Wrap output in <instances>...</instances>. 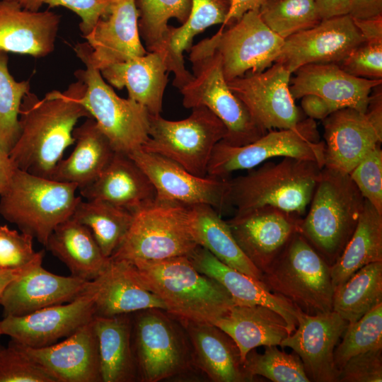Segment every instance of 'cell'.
Listing matches in <instances>:
<instances>
[{
  "label": "cell",
  "instance_id": "obj_29",
  "mask_svg": "<svg viewBox=\"0 0 382 382\" xmlns=\"http://www.w3.org/2000/svg\"><path fill=\"white\" fill-rule=\"evenodd\" d=\"M187 335L193 364L214 382L251 381L233 339L212 323L180 321Z\"/></svg>",
  "mask_w": 382,
  "mask_h": 382
},
{
  "label": "cell",
  "instance_id": "obj_30",
  "mask_svg": "<svg viewBox=\"0 0 382 382\" xmlns=\"http://www.w3.org/2000/svg\"><path fill=\"white\" fill-rule=\"evenodd\" d=\"M100 71L113 87L126 88L128 98L145 107L150 114L161 112L169 74L162 54L148 52L110 64Z\"/></svg>",
  "mask_w": 382,
  "mask_h": 382
},
{
  "label": "cell",
  "instance_id": "obj_8",
  "mask_svg": "<svg viewBox=\"0 0 382 382\" xmlns=\"http://www.w3.org/2000/svg\"><path fill=\"white\" fill-rule=\"evenodd\" d=\"M262 282L305 313L332 311L330 265L299 231L262 273Z\"/></svg>",
  "mask_w": 382,
  "mask_h": 382
},
{
  "label": "cell",
  "instance_id": "obj_4",
  "mask_svg": "<svg viewBox=\"0 0 382 382\" xmlns=\"http://www.w3.org/2000/svg\"><path fill=\"white\" fill-rule=\"evenodd\" d=\"M189 60L192 79L180 93L186 108L204 106L224 125L226 134L221 141L241 146L252 143L267 131L253 119L243 102L232 92L224 78L221 58L209 38L191 47Z\"/></svg>",
  "mask_w": 382,
  "mask_h": 382
},
{
  "label": "cell",
  "instance_id": "obj_12",
  "mask_svg": "<svg viewBox=\"0 0 382 382\" xmlns=\"http://www.w3.org/2000/svg\"><path fill=\"white\" fill-rule=\"evenodd\" d=\"M274 157H291L325 164V143L314 120L306 118L291 129H271L256 141L235 146L221 141L215 146L207 175L228 178L231 173L250 170Z\"/></svg>",
  "mask_w": 382,
  "mask_h": 382
},
{
  "label": "cell",
  "instance_id": "obj_34",
  "mask_svg": "<svg viewBox=\"0 0 382 382\" xmlns=\"http://www.w3.org/2000/svg\"><path fill=\"white\" fill-rule=\"evenodd\" d=\"M102 382H131L138 378L132 348V313L95 316Z\"/></svg>",
  "mask_w": 382,
  "mask_h": 382
},
{
  "label": "cell",
  "instance_id": "obj_59",
  "mask_svg": "<svg viewBox=\"0 0 382 382\" xmlns=\"http://www.w3.org/2000/svg\"><path fill=\"white\" fill-rule=\"evenodd\" d=\"M3 347H4L0 344V352H1V350L3 349Z\"/></svg>",
  "mask_w": 382,
  "mask_h": 382
},
{
  "label": "cell",
  "instance_id": "obj_49",
  "mask_svg": "<svg viewBox=\"0 0 382 382\" xmlns=\"http://www.w3.org/2000/svg\"><path fill=\"white\" fill-rule=\"evenodd\" d=\"M382 349L351 357L339 371L337 382H381Z\"/></svg>",
  "mask_w": 382,
  "mask_h": 382
},
{
  "label": "cell",
  "instance_id": "obj_45",
  "mask_svg": "<svg viewBox=\"0 0 382 382\" xmlns=\"http://www.w3.org/2000/svg\"><path fill=\"white\" fill-rule=\"evenodd\" d=\"M0 382H57L11 340L0 352Z\"/></svg>",
  "mask_w": 382,
  "mask_h": 382
},
{
  "label": "cell",
  "instance_id": "obj_15",
  "mask_svg": "<svg viewBox=\"0 0 382 382\" xmlns=\"http://www.w3.org/2000/svg\"><path fill=\"white\" fill-rule=\"evenodd\" d=\"M151 182L156 200L187 206L207 204L219 213L231 207L228 178L192 174L175 161L141 148L128 154Z\"/></svg>",
  "mask_w": 382,
  "mask_h": 382
},
{
  "label": "cell",
  "instance_id": "obj_54",
  "mask_svg": "<svg viewBox=\"0 0 382 382\" xmlns=\"http://www.w3.org/2000/svg\"><path fill=\"white\" fill-rule=\"evenodd\" d=\"M265 0H231V8L225 22L221 27H226L238 21L246 12L259 11Z\"/></svg>",
  "mask_w": 382,
  "mask_h": 382
},
{
  "label": "cell",
  "instance_id": "obj_19",
  "mask_svg": "<svg viewBox=\"0 0 382 382\" xmlns=\"http://www.w3.org/2000/svg\"><path fill=\"white\" fill-rule=\"evenodd\" d=\"M364 42L349 14L335 16L286 38L274 62L291 74L308 64H338Z\"/></svg>",
  "mask_w": 382,
  "mask_h": 382
},
{
  "label": "cell",
  "instance_id": "obj_41",
  "mask_svg": "<svg viewBox=\"0 0 382 382\" xmlns=\"http://www.w3.org/2000/svg\"><path fill=\"white\" fill-rule=\"evenodd\" d=\"M258 13L263 23L284 40L322 21L314 0H265Z\"/></svg>",
  "mask_w": 382,
  "mask_h": 382
},
{
  "label": "cell",
  "instance_id": "obj_20",
  "mask_svg": "<svg viewBox=\"0 0 382 382\" xmlns=\"http://www.w3.org/2000/svg\"><path fill=\"white\" fill-rule=\"evenodd\" d=\"M348 323L334 311L316 315L301 311L296 330L279 346L300 357L311 381L337 382L334 351Z\"/></svg>",
  "mask_w": 382,
  "mask_h": 382
},
{
  "label": "cell",
  "instance_id": "obj_2",
  "mask_svg": "<svg viewBox=\"0 0 382 382\" xmlns=\"http://www.w3.org/2000/svg\"><path fill=\"white\" fill-rule=\"evenodd\" d=\"M132 263L144 284L165 303L166 312L178 320L214 324L235 305L227 290L199 272L187 256Z\"/></svg>",
  "mask_w": 382,
  "mask_h": 382
},
{
  "label": "cell",
  "instance_id": "obj_51",
  "mask_svg": "<svg viewBox=\"0 0 382 382\" xmlns=\"http://www.w3.org/2000/svg\"><path fill=\"white\" fill-rule=\"evenodd\" d=\"M301 98V108L308 118L323 120L339 108L325 100L314 94L303 96Z\"/></svg>",
  "mask_w": 382,
  "mask_h": 382
},
{
  "label": "cell",
  "instance_id": "obj_28",
  "mask_svg": "<svg viewBox=\"0 0 382 382\" xmlns=\"http://www.w3.org/2000/svg\"><path fill=\"white\" fill-rule=\"evenodd\" d=\"M79 191L86 199L103 200L133 214L156 201V190L147 175L128 154L119 152L94 182Z\"/></svg>",
  "mask_w": 382,
  "mask_h": 382
},
{
  "label": "cell",
  "instance_id": "obj_57",
  "mask_svg": "<svg viewBox=\"0 0 382 382\" xmlns=\"http://www.w3.org/2000/svg\"><path fill=\"white\" fill-rule=\"evenodd\" d=\"M37 265L22 269H7L0 267V298L6 287L13 280L22 276Z\"/></svg>",
  "mask_w": 382,
  "mask_h": 382
},
{
  "label": "cell",
  "instance_id": "obj_17",
  "mask_svg": "<svg viewBox=\"0 0 382 382\" xmlns=\"http://www.w3.org/2000/svg\"><path fill=\"white\" fill-rule=\"evenodd\" d=\"M75 299L21 316H5L2 335L25 347L38 348L66 338L95 317V294L90 286Z\"/></svg>",
  "mask_w": 382,
  "mask_h": 382
},
{
  "label": "cell",
  "instance_id": "obj_10",
  "mask_svg": "<svg viewBox=\"0 0 382 382\" xmlns=\"http://www.w3.org/2000/svg\"><path fill=\"white\" fill-rule=\"evenodd\" d=\"M132 339L141 381L169 378L194 364L184 327L164 310L149 308L132 313Z\"/></svg>",
  "mask_w": 382,
  "mask_h": 382
},
{
  "label": "cell",
  "instance_id": "obj_24",
  "mask_svg": "<svg viewBox=\"0 0 382 382\" xmlns=\"http://www.w3.org/2000/svg\"><path fill=\"white\" fill-rule=\"evenodd\" d=\"M90 282L57 275L38 265L6 287L0 298L4 316H21L69 302L85 292Z\"/></svg>",
  "mask_w": 382,
  "mask_h": 382
},
{
  "label": "cell",
  "instance_id": "obj_47",
  "mask_svg": "<svg viewBox=\"0 0 382 382\" xmlns=\"http://www.w3.org/2000/svg\"><path fill=\"white\" fill-rule=\"evenodd\" d=\"M363 197L382 214V150L369 151L349 173Z\"/></svg>",
  "mask_w": 382,
  "mask_h": 382
},
{
  "label": "cell",
  "instance_id": "obj_22",
  "mask_svg": "<svg viewBox=\"0 0 382 382\" xmlns=\"http://www.w3.org/2000/svg\"><path fill=\"white\" fill-rule=\"evenodd\" d=\"M138 18L135 0H113L91 33L83 37L92 49L91 61L96 69L148 52L140 40Z\"/></svg>",
  "mask_w": 382,
  "mask_h": 382
},
{
  "label": "cell",
  "instance_id": "obj_16",
  "mask_svg": "<svg viewBox=\"0 0 382 382\" xmlns=\"http://www.w3.org/2000/svg\"><path fill=\"white\" fill-rule=\"evenodd\" d=\"M291 74L281 64L274 62L261 72H248L226 82L266 131L291 129L303 119L290 93Z\"/></svg>",
  "mask_w": 382,
  "mask_h": 382
},
{
  "label": "cell",
  "instance_id": "obj_48",
  "mask_svg": "<svg viewBox=\"0 0 382 382\" xmlns=\"http://www.w3.org/2000/svg\"><path fill=\"white\" fill-rule=\"evenodd\" d=\"M337 64L357 77L382 79V43L364 42Z\"/></svg>",
  "mask_w": 382,
  "mask_h": 382
},
{
  "label": "cell",
  "instance_id": "obj_11",
  "mask_svg": "<svg viewBox=\"0 0 382 382\" xmlns=\"http://www.w3.org/2000/svg\"><path fill=\"white\" fill-rule=\"evenodd\" d=\"M184 120L172 121L149 115V138L141 149L180 165L193 175L205 177L213 150L226 134L223 122L207 108H191Z\"/></svg>",
  "mask_w": 382,
  "mask_h": 382
},
{
  "label": "cell",
  "instance_id": "obj_44",
  "mask_svg": "<svg viewBox=\"0 0 382 382\" xmlns=\"http://www.w3.org/2000/svg\"><path fill=\"white\" fill-rule=\"evenodd\" d=\"M251 381L256 376L273 382H310L300 357L279 350L276 345L266 346L264 353L250 350L243 363Z\"/></svg>",
  "mask_w": 382,
  "mask_h": 382
},
{
  "label": "cell",
  "instance_id": "obj_40",
  "mask_svg": "<svg viewBox=\"0 0 382 382\" xmlns=\"http://www.w3.org/2000/svg\"><path fill=\"white\" fill-rule=\"evenodd\" d=\"M138 28L146 50L158 52L166 62L170 29L168 21L174 18L181 24L188 18L191 0H135Z\"/></svg>",
  "mask_w": 382,
  "mask_h": 382
},
{
  "label": "cell",
  "instance_id": "obj_36",
  "mask_svg": "<svg viewBox=\"0 0 382 382\" xmlns=\"http://www.w3.org/2000/svg\"><path fill=\"white\" fill-rule=\"evenodd\" d=\"M187 20L178 28L169 26L168 50L166 67L174 74L173 85L181 89L192 79L185 67L183 53L189 51L194 37L206 28L224 24L229 12L231 0H191Z\"/></svg>",
  "mask_w": 382,
  "mask_h": 382
},
{
  "label": "cell",
  "instance_id": "obj_53",
  "mask_svg": "<svg viewBox=\"0 0 382 382\" xmlns=\"http://www.w3.org/2000/svg\"><path fill=\"white\" fill-rule=\"evenodd\" d=\"M349 15L364 19L382 15V0H349Z\"/></svg>",
  "mask_w": 382,
  "mask_h": 382
},
{
  "label": "cell",
  "instance_id": "obj_43",
  "mask_svg": "<svg viewBox=\"0 0 382 382\" xmlns=\"http://www.w3.org/2000/svg\"><path fill=\"white\" fill-rule=\"evenodd\" d=\"M342 337L334 351V362L338 373L351 357L382 349V303L357 321L349 323Z\"/></svg>",
  "mask_w": 382,
  "mask_h": 382
},
{
  "label": "cell",
  "instance_id": "obj_35",
  "mask_svg": "<svg viewBox=\"0 0 382 382\" xmlns=\"http://www.w3.org/2000/svg\"><path fill=\"white\" fill-rule=\"evenodd\" d=\"M190 226L198 245L224 264L262 282V273L250 262L236 243L226 222L212 207H189Z\"/></svg>",
  "mask_w": 382,
  "mask_h": 382
},
{
  "label": "cell",
  "instance_id": "obj_55",
  "mask_svg": "<svg viewBox=\"0 0 382 382\" xmlns=\"http://www.w3.org/2000/svg\"><path fill=\"white\" fill-rule=\"evenodd\" d=\"M314 1L322 20L349 13V0H314Z\"/></svg>",
  "mask_w": 382,
  "mask_h": 382
},
{
  "label": "cell",
  "instance_id": "obj_52",
  "mask_svg": "<svg viewBox=\"0 0 382 382\" xmlns=\"http://www.w3.org/2000/svg\"><path fill=\"white\" fill-rule=\"evenodd\" d=\"M352 19L365 42L382 43V15L364 19Z\"/></svg>",
  "mask_w": 382,
  "mask_h": 382
},
{
  "label": "cell",
  "instance_id": "obj_25",
  "mask_svg": "<svg viewBox=\"0 0 382 382\" xmlns=\"http://www.w3.org/2000/svg\"><path fill=\"white\" fill-rule=\"evenodd\" d=\"M61 16L49 10L30 11L0 0V50L41 58L52 53Z\"/></svg>",
  "mask_w": 382,
  "mask_h": 382
},
{
  "label": "cell",
  "instance_id": "obj_46",
  "mask_svg": "<svg viewBox=\"0 0 382 382\" xmlns=\"http://www.w3.org/2000/svg\"><path fill=\"white\" fill-rule=\"evenodd\" d=\"M43 257V250H34L33 236L6 225L0 226V267L26 268L42 264Z\"/></svg>",
  "mask_w": 382,
  "mask_h": 382
},
{
  "label": "cell",
  "instance_id": "obj_37",
  "mask_svg": "<svg viewBox=\"0 0 382 382\" xmlns=\"http://www.w3.org/2000/svg\"><path fill=\"white\" fill-rule=\"evenodd\" d=\"M382 262V214L364 200L354 231L330 266L334 289L364 266Z\"/></svg>",
  "mask_w": 382,
  "mask_h": 382
},
{
  "label": "cell",
  "instance_id": "obj_32",
  "mask_svg": "<svg viewBox=\"0 0 382 382\" xmlns=\"http://www.w3.org/2000/svg\"><path fill=\"white\" fill-rule=\"evenodd\" d=\"M214 325L233 339L243 363L250 350L260 346L280 345L289 335L284 319L262 305L235 304Z\"/></svg>",
  "mask_w": 382,
  "mask_h": 382
},
{
  "label": "cell",
  "instance_id": "obj_56",
  "mask_svg": "<svg viewBox=\"0 0 382 382\" xmlns=\"http://www.w3.org/2000/svg\"><path fill=\"white\" fill-rule=\"evenodd\" d=\"M14 168L8 155L0 146V194L8 184Z\"/></svg>",
  "mask_w": 382,
  "mask_h": 382
},
{
  "label": "cell",
  "instance_id": "obj_21",
  "mask_svg": "<svg viewBox=\"0 0 382 382\" xmlns=\"http://www.w3.org/2000/svg\"><path fill=\"white\" fill-rule=\"evenodd\" d=\"M18 345L57 382H102L93 320L49 346L33 348Z\"/></svg>",
  "mask_w": 382,
  "mask_h": 382
},
{
  "label": "cell",
  "instance_id": "obj_33",
  "mask_svg": "<svg viewBox=\"0 0 382 382\" xmlns=\"http://www.w3.org/2000/svg\"><path fill=\"white\" fill-rule=\"evenodd\" d=\"M45 246L66 265L71 275L86 281L100 277L110 262L91 230L72 217L54 229Z\"/></svg>",
  "mask_w": 382,
  "mask_h": 382
},
{
  "label": "cell",
  "instance_id": "obj_1",
  "mask_svg": "<svg viewBox=\"0 0 382 382\" xmlns=\"http://www.w3.org/2000/svg\"><path fill=\"white\" fill-rule=\"evenodd\" d=\"M86 89L77 80L64 92L40 98L29 91L19 112V136L8 154L14 168L50 178L65 150L74 144L73 131L83 117H92L78 100Z\"/></svg>",
  "mask_w": 382,
  "mask_h": 382
},
{
  "label": "cell",
  "instance_id": "obj_39",
  "mask_svg": "<svg viewBox=\"0 0 382 382\" xmlns=\"http://www.w3.org/2000/svg\"><path fill=\"white\" fill-rule=\"evenodd\" d=\"M382 303V262L368 264L334 289L332 311L355 322Z\"/></svg>",
  "mask_w": 382,
  "mask_h": 382
},
{
  "label": "cell",
  "instance_id": "obj_18",
  "mask_svg": "<svg viewBox=\"0 0 382 382\" xmlns=\"http://www.w3.org/2000/svg\"><path fill=\"white\" fill-rule=\"evenodd\" d=\"M301 216L266 206L236 212L226 222L246 257L263 273L299 231Z\"/></svg>",
  "mask_w": 382,
  "mask_h": 382
},
{
  "label": "cell",
  "instance_id": "obj_23",
  "mask_svg": "<svg viewBox=\"0 0 382 382\" xmlns=\"http://www.w3.org/2000/svg\"><path fill=\"white\" fill-rule=\"evenodd\" d=\"M290 79L293 98L305 95L319 96L339 109L350 108L366 112L371 91L381 86L382 79H368L352 76L335 63L308 64L299 67Z\"/></svg>",
  "mask_w": 382,
  "mask_h": 382
},
{
  "label": "cell",
  "instance_id": "obj_27",
  "mask_svg": "<svg viewBox=\"0 0 382 382\" xmlns=\"http://www.w3.org/2000/svg\"><path fill=\"white\" fill-rule=\"evenodd\" d=\"M187 257L199 272L221 284L236 305L269 307L284 319L289 334L296 330L301 311L284 298L271 292L262 282L224 264L199 245Z\"/></svg>",
  "mask_w": 382,
  "mask_h": 382
},
{
  "label": "cell",
  "instance_id": "obj_58",
  "mask_svg": "<svg viewBox=\"0 0 382 382\" xmlns=\"http://www.w3.org/2000/svg\"><path fill=\"white\" fill-rule=\"evenodd\" d=\"M20 5L22 8L30 11H40L45 4V0H6Z\"/></svg>",
  "mask_w": 382,
  "mask_h": 382
},
{
  "label": "cell",
  "instance_id": "obj_31",
  "mask_svg": "<svg viewBox=\"0 0 382 382\" xmlns=\"http://www.w3.org/2000/svg\"><path fill=\"white\" fill-rule=\"evenodd\" d=\"M75 146L61 159L50 179L73 183L78 189L94 182L104 171L115 151L93 117H88L73 131Z\"/></svg>",
  "mask_w": 382,
  "mask_h": 382
},
{
  "label": "cell",
  "instance_id": "obj_50",
  "mask_svg": "<svg viewBox=\"0 0 382 382\" xmlns=\"http://www.w3.org/2000/svg\"><path fill=\"white\" fill-rule=\"evenodd\" d=\"M113 0H45L49 8L65 7L81 18L79 28L83 37L93 30L99 19L108 11Z\"/></svg>",
  "mask_w": 382,
  "mask_h": 382
},
{
  "label": "cell",
  "instance_id": "obj_7",
  "mask_svg": "<svg viewBox=\"0 0 382 382\" xmlns=\"http://www.w3.org/2000/svg\"><path fill=\"white\" fill-rule=\"evenodd\" d=\"M74 50L86 66L74 72L76 79L86 86L78 100L95 120L115 152L129 154L141 149L149 138L150 113L147 109L115 93L91 63L92 49L87 42L77 43Z\"/></svg>",
  "mask_w": 382,
  "mask_h": 382
},
{
  "label": "cell",
  "instance_id": "obj_6",
  "mask_svg": "<svg viewBox=\"0 0 382 382\" xmlns=\"http://www.w3.org/2000/svg\"><path fill=\"white\" fill-rule=\"evenodd\" d=\"M77 189L75 184L15 168L0 194V214L45 245L54 229L73 215L81 199L76 194Z\"/></svg>",
  "mask_w": 382,
  "mask_h": 382
},
{
  "label": "cell",
  "instance_id": "obj_14",
  "mask_svg": "<svg viewBox=\"0 0 382 382\" xmlns=\"http://www.w3.org/2000/svg\"><path fill=\"white\" fill-rule=\"evenodd\" d=\"M209 40L221 56L226 81L269 68L278 57L284 42L255 11H248L238 21L221 27Z\"/></svg>",
  "mask_w": 382,
  "mask_h": 382
},
{
  "label": "cell",
  "instance_id": "obj_38",
  "mask_svg": "<svg viewBox=\"0 0 382 382\" xmlns=\"http://www.w3.org/2000/svg\"><path fill=\"white\" fill-rule=\"evenodd\" d=\"M134 214L103 200L81 199L71 217L91 230L103 255L110 258L125 238Z\"/></svg>",
  "mask_w": 382,
  "mask_h": 382
},
{
  "label": "cell",
  "instance_id": "obj_13",
  "mask_svg": "<svg viewBox=\"0 0 382 382\" xmlns=\"http://www.w3.org/2000/svg\"><path fill=\"white\" fill-rule=\"evenodd\" d=\"M381 86L371 94L366 112L344 108L323 120L325 168L349 174L369 151L381 144Z\"/></svg>",
  "mask_w": 382,
  "mask_h": 382
},
{
  "label": "cell",
  "instance_id": "obj_60",
  "mask_svg": "<svg viewBox=\"0 0 382 382\" xmlns=\"http://www.w3.org/2000/svg\"><path fill=\"white\" fill-rule=\"evenodd\" d=\"M2 335V332H1V325H0V335Z\"/></svg>",
  "mask_w": 382,
  "mask_h": 382
},
{
  "label": "cell",
  "instance_id": "obj_3",
  "mask_svg": "<svg viewBox=\"0 0 382 382\" xmlns=\"http://www.w3.org/2000/svg\"><path fill=\"white\" fill-rule=\"evenodd\" d=\"M321 167L317 162L284 157L247 174L228 178V199L236 212L270 206L302 216L311 202Z\"/></svg>",
  "mask_w": 382,
  "mask_h": 382
},
{
  "label": "cell",
  "instance_id": "obj_26",
  "mask_svg": "<svg viewBox=\"0 0 382 382\" xmlns=\"http://www.w3.org/2000/svg\"><path fill=\"white\" fill-rule=\"evenodd\" d=\"M90 286L95 294V316L131 314L149 309L166 311L163 301L139 277L134 265L112 260L105 272Z\"/></svg>",
  "mask_w": 382,
  "mask_h": 382
},
{
  "label": "cell",
  "instance_id": "obj_9",
  "mask_svg": "<svg viewBox=\"0 0 382 382\" xmlns=\"http://www.w3.org/2000/svg\"><path fill=\"white\" fill-rule=\"evenodd\" d=\"M189 207L156 200L138 211L110 258L132 262L188 256L198 246L190 230Z\"/></svg>",
  "mask_w": 382,
  "mask_h": 382
},
{
  "label": "cell",
  "instance_id": "obj_42",
  "mask_svg": "<svg viewBox=\"0 0 382 382\" xmlns=\"http://www.w3.org/2000/svg\"><path fill=\"white\" fill-rule=\"evenodd\" d=\"M8 63L7 52L0 50V146L8 155L20 134V108L30 85L28 81H16Z\"/></svg>",
  "mask_w": 382,
  "mask_h": 382
},
{
  "label": "cell",
  "instance_id": "obj_5",
  "mask_svg": "<svg viewBox=\"0 0 382 382\" xmlns=\"http://www.w3.org/2000/svg\"><path fill=\"white\" fill-rule=\"evenodd\" d=\"M364 200L349 174L323 168L299 231L330 266L352 236Z\"/></svg>",
  "mask_w": 382,
  "mask_h": 382
}]
</instances>
